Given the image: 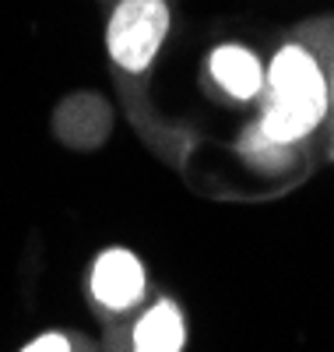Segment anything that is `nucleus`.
I'll return each instance as SVG.
<instances>
[{"label":"nucleus","mask_w":334,"mask_h":352,"mask_svg":"<svg viewBox=\"0 0 334 352\" xmlns=\"http://www.w3.org/2000/svg\"><path fill=\"white\" fill-rule=\"evenodd\" d=\"M267 109L260 131L271 141L292 144L302 134H310V127L320 124L324 106H327V88L320 78V67L313 64V56L299 46H289L275 56L267 74Z\"/></svg>","instance_id":"obj_1"},{"label":"nucleus","mask_w":334,"mask_h":352,"mask_svg":"<svg viewBox=\"0 0 334 352\" xmlns=\"http://www.w3.org/2000/svg\"><path fill=\"white\" fill-rule=\"evenodd\" d=\"M169 8L162 0H124L109 18V56L124 71H144L166 39Z\"/></svg>","instance_id":"obj_2"},{"label":"nucleus","mask_w":334,"mask_h":352,"mask_svg":"<svg viewBox=\"0 0 334 352\" xmlns=\"http://www.w3.org/2000/svg\"><path fill=\"white\" fill-rule=\"evenodd\" d=\"M144 289V272L134 254L127 250H106L96 261V272H92V292L102 307L113 310H124L131 307Z\"/></svg>","instance_id":"obj_3"},{"label":"nucleus","mask_w":334,"mask_h":352,"mask_svg":"<svg viewBox=\"0 0 334 352\" xmlns=\"http://www.w3.org/2000/svg\"><path fill=\"white\" fill-rule=\"evenodd\" d=\"M109 106L99 96H71L56 113V134L74 148H96L109 134Z\"/></svg>","instance_id":"obj_4"},{"label":"nucleus","mask_w":334,"mask_h":352,"mask_svg":"<svg viewBox=\"0 0 334 352\" xmlns=\"http://www.w3.org/2000/svg\"><path fill=\"white\" fill-rule=\"evenodd\" d=\"M211 74H215L219 85L236 99H250L264 81L257 56L243 46H219L211 53Z\"/></svg>","instance_id":"obj_5"},{"label":"nucleus","mask_w":334,"mask_h":352,"mask_svg":"<svg viewBox=\"0 0 334 352\" xmlns=\"http://www.w3.org/2000/svg\"><path fill=\"white\" fill-rule=\"evenodd\" d=\"M183 349V320L172 303L151 307L134 331V352H179Z\"/></svg>","instance_id":"obj_6"},{"label":"nucleus","mask_w":334,"mask_h":352,"mask_svg":"<svg viewBox=\"0 0 334 352\" xmlns=\"http://www.w3.org/2000/svg\"><path fill=\"white\" fill-rule=\"evenodd\" d=\"M243 152H247L254 162H260V166H282L289 159L285 144L282 141H271L260 127L257 131H247V138H243Z\"/></svg>","instance_id":"obj_7"},{"label":"nucleus","mask_w":334,"mask_h":352,"mask_svg":"<svg viewBox=\"0 0 334 352\" xmlns=\"http://www.w3.org/2000/svg\"><path fill=\"white\" fill-rule=\"evenodd\" d=\"M21 352H71V345H67L64 335H43V338H36L32 345L21 349Z\"/></svg>","instance_id":"obj_8"}]
</instances>
